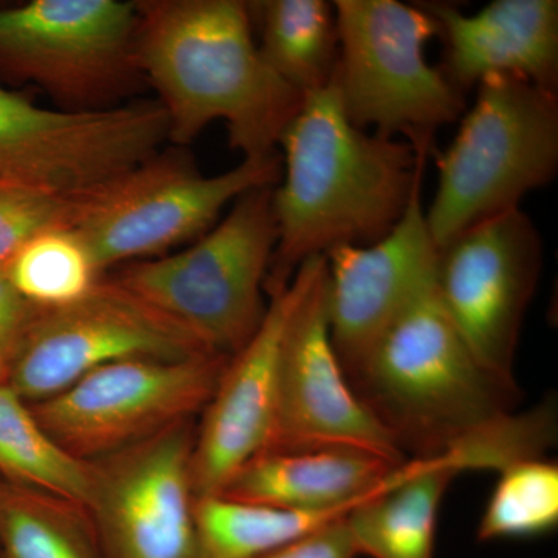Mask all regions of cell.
<instances>
[{
    "instance_id": "obj_1",
    "label": "cell",
    "mask_w": 558,
    "mask_h": 558,
    "mask_svg": "<svg viewBox=\"0 0 558 558\" xmlns=\"http://www.w3.org/2000/svg\"><path fill=\"white\" fill-rule=\"evenodd\" d=\"M279 145L284 159L271 196L278 240L266 292L289 284L306 259L381 240L405 213L433 154L359 130L333 84L304 95Z\"/></svg>"
},
{
    "instance_id": "obj_2",
    "label": "cell",
    "mask_w": 558,
    "mask_h": 558,
    "mask_svg": "<svg viewBox=\"0 0 558 558\" xmlns=\"http://www.w3.org/2000/svg\"><path fill=\"white\" fill-rule=\"evenodd\" d=\"M138 64L167 113L168 138L190 145L223 121L244 159L277 154L304 94L279 78L253 38L241 0H142Z\"/></svg>"
},
{
    "instance_id": "obj_3",
    "label": "cell",
    "mask_w": 558,
    "mask_h": 558,
    "mask_svg": "<svg viewBox=\"0 0 558 558\" xmlns=\"http://www.w3.org/2000/svg\"><path fill=\"white\" fill-rule=\"evenodd\" d=\"M400 449L428 458L510 413L517 389L484 369L444 310L435 279L348 379Z\"/></svg>"
},
{
    "instance_id": "obj_4",
    "label": "cell",
    "mask_w": 558,
    "mask_h": 558,
    "mask_svg": "<svg viewBox=\"0 0 558 558\" xmlns=\"http://www.w3.org/2000/svg\"><path fill=\"white\" fill-rule=\"evenodd\" d=\"M475 102L442 153L438 189L425 209L429 234L442 248L462 231L510 209L556 179L558 95L526 80H481Z\"/></svg>"
},
{
    "instance_id": "obj_5",
    "label": "cell",
    "mask_w": 558,
    "mask_h": 558,
    "mask_svg": "<svg viewBox=\"0 0 558 558\" xmlns=\"http://www.w3.org/2000/svg\"><path fill=\"white\" fill-rule=\"evenodd\" d=\"M274 189L247 191L190 247L132 264L113 279L211 351L231 357L266 315L264 284L278 240Z\"/></svg>"
},
{
    "instance_id": "obj_6",
    "label": "cell",
    "mask_w": 558,
    "mask_h": 558,
    "mask_svg": "<svg viewBox=\"0 0 558 558\" xmlns=\"http://www.w3.org/2000/svg\"><path fill=\"white\" fill-rule=\"evenodd\" d=\"M333 7L340 47L332 84L348 120L433 150L436 131L468 109L465 94L425 57L438 22L422 3L336 0Z\"/></svg>"
},
{
    "instance_id": "obj_7",
    "label": "cell",
    "mask_w": 558,
    "mask_h": 558,
    "mask_svg": "<svg viewBox=\"0 0 558 558\" xmlns=\"http://www.w3.org/2000/svg\"><path fill=\"white\" fill-rule=\"evenodd\" d=\"M278 154L242 159L233 170L204 175L189 156L168 150L80 197L70 227L78 231L101 274L117 264L160 258L199 240L238 197L281 179Z\"/></svg>"
},
{
    "instance_id": "obj_8",
    "label": "cell",
    "mask_w": 558,
    "mask_h": 558,
    "mask_svg": "<svg viewBox=\"0 0 558 558\" xmlns=\"http://www.w3.org/2000/svg\"><path fill=\"white\" fill-rule=\"evenodd\" d=\"M292 304L279 349L277 411L263 453L347 450L400 465L409 457L359 398L330 339L325 256L293 275Z\"/></svg>"
},
{
    "instance_id": "obj_9",
    "label": "cell",
    "mask_w": 558,
    "mask_h": 558,
    "mask_svg": "<svg viewBox=\"0 0 558 558\" xmlns=\"http://www.w3.org/2000/svg\"><path fill=\"white\" fill-rule=\"evenodd\" d=\"M168 131L157 101L53 110L0 87V186L80 199L159 154Z\"/></svg>"
},
{
    "instance_id": "obj_10",
    "label": "cell",
    "mask_w": 558,
    "mask_h": 558,
    "mask_svg": "<svg viewBox=\"0 0 558 558\" xmlns=\"http://www.w3.org/2000/svg\"><path fill=\"white\" fill-rule=\"evenodd\" d=\"M0 72L38 84L72 110L112 108L134 86L137 3L32 0L0 9Z\"/></svg>"
},
{
    "instance_id": "obj_11",
    "label": "cell",
    "mask_w": 558,
    "mask_h": 558,
    "mask_svg": "<svg viewBox=\"0 0 558 558\" xmlns=\"http://www.w3.org/2000/svg\"><path fill=\"white\" fill-rule=\"evenodd\" d=\"M229 359L110 363L32 411L54 442L87 462L138 446L207 409Z\"/></svg>"
},
{
    "instance_id": "obj_12",
    "label": "cell",
    "mask_w": 558,
    "mask_h": 558,
    "mask_svg": "<svg viewBox=\"0 0 558 558\" xmlns=\"http://www.w3.org/2000/svg\"><path fill=\"white\" fill-rule=\"evenodd\" d=\"M219 354L163 317L116 279L58 310H36L7 362V384L43 402L92 371L132 359Z\"/></svg>"
},
{
    "instance_id": "obj_13",
    "label": "cell",
    "mask_w": 558,
    "mask_h": 558,
    "mask_svg": "<svg viewBox=\"0 0 558 558\" xmlns=\"http://www.w3.org/2000/svg\"><path fill=\"white\" fill-rule=\"evenodd\" d=\"M542 260V238L521 208L470 227L438 253L440 304L484 369L512 389L521 326Z\"/></svg>"
},
{
    "instance_id": "obj_14",
    "label": "cell",
    "mask_w": 558,
    "mask_h": 558,
    "mask_svg": "<svg viewBox=\"0 0 558 558\" xmlns=\"http://www.w3.org/2000/svg\"><path fill=\"white\" fill-rule=\"evenodd\" d=\"M193 449L183 422L131 447L108 472L97 473L92 509L105 558H199Z\"/></svg>"
},
{
    "instance_id": "obj_15",
    "label": "cell",
    "mask_w": 558,
    "mask_h": 558,
    "mask_svg": "<svg viewBox=\"0 0 558 558\" xmlns=\"http://www.w3.org/2000/svg\"><path fill=\"white\" fill-rule=\"evenodd\" d=\"M438 253L422 205V179L402 218L381 240L326 253L330 339L348 379L435 279Z\"/></svg>"
},
{
    "instance_id": "obj_16",
    "label": "cell",
    "mask_w": 558,
    "mask_h": 558,
    "mask_svg": "<svg viewBox=\"0 0 558 558\" xmlns=\"http://www.w3.org/2000/svg\"><path fill=\"white\" fill-rule=\"evenodd\" d=\"M292 281V279H290ZM258 330L227 362L194 440V497L219 495L231 476L269 446L277 411L279 349L292 284L267 292Z\"/></svg>"
},
{
    "instance_id": "obj_17",
    "label": "cell",
    "mask_w": 558,
    "mask_h": 558,
    "mask_svg": "<svg viewBox=\"0 0 558 558\" xmlns=\"http://www.w3.org/2000/svg\"><path fill=\"white\" fill-rule=\"evenodd\" d=\"M422 5L446 44L440 69L462 94L492 75L517 76L557 94V0H494L473 14L447 3Z\"/></svg>"
},
{
    "instance_id": "obj_18",
    "label": "cell",
    "mask_w": 558,
    "mask_h": 558,
    "mask_svg": "<svg viewBox=\"0 0 558 558\" xmlns=\"http://www.w3.org/2000/svg\"><path fill=\"white\" fill-rule=\"evenodd\" d=\"M398 468L359 451H269L242 465L219 495L250 505L348 515L387 486Z\"/></svg>"
},
{
    "instance_id": "obj_19",
    "label": "cell",
    "mask_w": 558,
    "mask_h": 558,
    "mask_svg": "<svg viewBox=\"0 0 558 558\" xmlns=\"http://www.w3.org/2000/svg\"><path fill=\"white\" fill-rule=\"evenodd\" d=\"M458 469L447 454L413 458L344 517L359 557L435 558L440 501Z\"/></svg>"
},
{
    "instance_id": "obj_20",
    "label": "cell",
    "mask_w": 558,
    "mask_h": 558,
    "mask_svg": "<svg viewBox=\"0 0 558 558\" xmlns=\"http://www.w3.org/2000/svg\"><path fill=\"white\" fill-rule=\"evenodd\" d=\"M258 11L259 51L275 73L301 94L326 89L339 61V25L333 2L264 0Z\"/></svg>"
},
{
    "instance_id": "obj_21",
    "label": "cell",
    "mask_w": 558,
    "mask_h": 558,
    "mask_svg": "<svg viewBox=\"0 0 558 558\" xmlns=\"http://www.w3.org/2000/svg\"><path fill=\"white\" fill-rule=\"evenodd\" d=\"M0 470L46 497L92 508L97 472L80 461L43 428L25 400L0 380Z\"/></svg>"
},
{
    "instance_id": "obj_22",
    "label": "cell",
    "mask_w": 558,
    "mask_h": 558,
    "mask_svg": "<svg viewBox=\"0 0 558 558\" xmlns=\"http://www.w3.org/2000/svg\"><path fill=\"white\" fill-rule=\"evenodd\" d=\"M343 517L250 505L220 495L194 501L199 558H260Z\"/></svg>"
},
{
    "instance_id": "obj_23",
    "label": "cell",
    "mask_w": 558,
    "mask_h": 558,
    "mask_svg": "<svg viewBox=\"0 0 558 558\" xmlns=\"http://www.w3.org/2000/svg\"><path fill=\"white\" fill-rule=\"evenodd\" d=\"M11 286L35 310L69 306L86 296L101 271L72 227H54L28 241L5 269Z\"/></svg>"
},
{
    "instance_id": "obj_24",
    "label": "cell",
    "mask_w": 558,
    "mask_h": 558,
    "mask_svg": "<svg viewBox=\"0 0 558 558\" xmlns=\"http://www.w3.org/2000/svg\"><path fill=\"white\" fill-rule=\"evenodd\" d=\"M476 531L480 542L548 534L558 523V468L543 458L501 470Z\"/></svg>"
},
{
    "instance_id": "obj_25",
    "label": "cell",
    "mask_w": 558,
    "mask_h": 558,
    "mask_svg": "<svg viewBox=\"0 0 558 558\" xmlns=\"http://www.w3.org/2000/svg\"><path fill=\"white\" fill-rule=\"evenodd\" d=\"M49 497L9 495L0 502L2 558H101L70 509Z\"/></svg>"
},
{
    "instance_id": "obj_26",
    "label": "cell",
    "mask_w": 558,
    "mask_h": 558,
    "mask_svg": "<svg viewBox=\"0 0 558 558\" xmlns=\"http://www.w3.org/2000/svg\"><path fill=\"white\" fill-rule=\"evenodd\" d=\"M75 201L47 191L0 186V270L43 231L70 227Z\"/></svg>"
},
{
    "instance_id": "obj_27",
    "label": "cell",
    "mask_w": 558,
    "mask_h": 558,
    "mask_svg": "<svg viewBox=\"0 0 558 558\" xmlns=\"http://www.w3.org/2000/svg\"><path fill=\"white\" fill-rule=\"evenodd\" d=\"M260 558H359V554L343 517Z\"/></svg>"
},
{
    "instance_id": "obj_28",
    "label": "cell",
    "mask_w": 558,
    "mask_h": 558,
    "mask_svg": "<svg viewBox=\"0 0 558 558\" xmlns=\"http://www.w3.org/2000/svg\"><path fill=\"white\" fill-rule=\"evenodd\" d=\"M35 311L11 286L7 271L0 270V362H9Z\"/></svg>"
},
{
    "instance_id": "obj_29",
    "label": "cell",
    "mask_w": 558,
    "mask_h": 558,
    "mask_svg": "<svg viewBox=\"0 0 558 558\" xmlns=\"http://www.w3.org/2000/svg\"><path fill=\"white\" fill-rule=\"evenodd\" d=\"M7 377V363L0 362V380L5 379Z\"/></svg>"
}]
</instances>
